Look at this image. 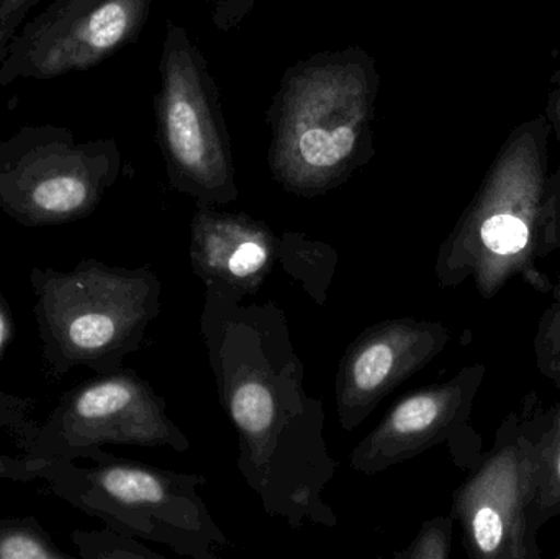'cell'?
I'll return each mask as SVG.
<instances>
[{
    "label": "cell",
    "instance_id": "1",
    "mask_svg": "<svg viewBox=\"0 0 560 559\" xmlns=\"http://www.w3.org/2000/svg\"><path fill=\"white\" fill-rule=\"evenodd\" d=\"M276 308L240 307L210 284L203 331L220 393L240 432L242 468L266 505L295 519L335 473L322 439V406L306 407L302 368Z\"/></svg>",
    "mask_w": 560,
    "mask_h": 559
},
{
    "label": "cell",
    "instance_id": "2",
    "mask_svg": "<svg viewBox=\"0 0 560 559\" xmlns=\"http://www.w3.org/2000/svg\"><path fill=\"white\" fill-rule=\"evenodd\" d=\"M378 75L359 46L315 53L287 69L269 108V167L303 197L345 183L374 156Z\"/></svg>",
    "mask_w": 560,
    "mask_h": 559
},
{
    "label": "cell",
    "instance_id": "3",
    "mask_svg": "<svg viewBox=\"0 0 560 559\" xmlns=\"http://www.w3.org/2000/svg\"><path fill=\"white\" fill-rule=\"evenodd\" d=\"M30 284L43 360L56 377L75 368L117 373L156 314L158 282L144 269L88 258L66 271L33 268Z\"/></svg>",
    "mask_w": 560,
    "mask_h": 559
},
{
    "label": "cell",
    "instance_id": "4",
    "mask_svg": "<svg viewBox=\"0 0 560 559\" xmlns=\"http://www.w3.org/2000/svg\"><path fill=\"white\" fill-rule=\"evenodd\" d=\"M160 79L154 110L171 184L196 197L200 206L232 202L238 189L219 89L199 46L171 19Z\"/></svg>",
    "mask_w": 560,
    "mask_h": 559
},
{
    "label": "cell",
    "instance_id": "5",
    "mask_svg": "<svg viewBox=\"0 0 560 559\" xmlns=\"http://www.w3.org/2000/svg\"><path fill=\"white\" fill-rule=\"evenodd\" d=\"M120 170L112 138L82 141L56 125L19 128L0 141V210L22 226L78 222L97 209Z\"/></svg>",
    "mask_w": 560,
    "mask_h": 559
},
{
    "label": "cell",
    "instance_id": "6",
    "mask_svg": "<svg viewBox=\"0 0 560 559\" xmlns=\"http://www.w3.org/2000/svg\"><path fill=\"white\" fill-rule=\"evenodd\" d=\"M84 459L92 465L38 459L36 478L72 508L130 537L138 535L176 548L177 531L202 532L199 525L189 524V519H202L203 504L192 496H177V476L114 458L102 450Z\"/></svg>",
    "mask_w": 560,
    "mask_h": 559
},
{
    "label": "cell",
    "instance_id": "7",
    "mask_svg": "<svg viewBox=\"0 0 560 559\" xmlns=\"http://www.w3.org/2000/svg\"><path fill=\"white\" fill-rule=\"evenodd\" d=\"M186 440L164 416L163 400L131 371L75 386L19 440L26 458L75 462L104 445L154 446Z\"/></svg>",
    "mask_w": 560,
    "mask_h": 559
},
{
    "label": "cell",
    "instance_id": "8",
    "mask_svg": "<svg viewBox=\"0 0 560 559\" xmlns=\"http://www.w3.org/2000/svg\"><path fill=\"white\" fill-rule=\"evenodd\" d=\"M151 0H49L12 36L0 88L88 71L140 36Z\"/></svg>",
    "mask_w": 560,
    "mask_h": 559
},
{
    "label": "cell",
    "instance_id": "9",
    "mask_svg": "<svg viewBox=\"0 0 560 559\" xmlns=\"http://www.w3.org/2000/svg\"><path fill=\"white\" fill-rule=\"evenodd\" d=\"M404 347L398 328L381 325L351 348L338 381L339 416L346 429L365 419L404 376L408 366Z\"/></svg>",
    "mask_w": 560,
    "mask_h": 559
},
{
    "label": "cell",
    "instance_id": "10",
    "mask_svg": "<svg viewBox=\"0 0 560 559\" xmlns=\"http://www.w3.org/2000/svg\"><path fill=\"white\" fill-rule=\"evenodd\" d=\"M62 551L35 517L0 519V559H65Z\"/></svg>",
    "mask_w": 560,
    "mask_h": 559
},
{
    "label": "cell",
    "instance_id": "11",
    "mask_svg": "<svg viewBox=\"0 0 560 559\" xmlns=\"http://www.w3.org/2000/svg\"><path fill=\"white\" fill-rule=\"evenodd\" d=\"M13 318L9 304L0 294V360L7 345L13 338ZM35 403L32 399H22L13 394L3 393L0 387V433L7 432L15 436L16 442L22 439L23 433L32 426V412Z\"/></svg>",
    "mask_w": 560,
    "mask_h": 559
},
{
    "label": "cell",
    "instance_id": "12",
    "mask_svg": "<svg viewBox=\"0 0 560 559\" xmlns=\"http://www.w3.org/2000/svg\"><path fill=\"white\" fill-rule=\"evenodd\" d=\"M71 541L79 557L84 559L137 558L148 555V551L131 541L130 535L108 527L104 532H72Z\"/></svg>",
    "mask_w": 560,
    "mask_h": 559
},
{
    "label": "cell",
    "instance_id": "13",
    "mask_svg": "<svg viewBox=\"0 0 560 559\" xmlns=\"http://www.w3.org/2000/svg\"><path fill=\"white\" fill-rule=\"evenodd\" d=\"M43 0H0V61L12 36Z\"/></svg>",
    "mask_w": 560,
    "mask_h": 559
},
{
    "label": "cell",
    "instance_id": "14",
    "mask_svg": "<svg viewBox=\"0 0 560 559\" xmlns=\"http://www.w3.org/2000/svg\"><path fill=\"white\" fill-rule=\"evenodd\" d=\"M474 535H476V541L480 550L492 554L502 544V519L493 509H480L476 519H474Z\"/></svg>",
    "mask_w": 560,
    "mask_h": 559
},
{
    "label": "cell",
    "instance_id": "15",
    "mask_svg": "<svg viewBox=\"0 0 560 559\" xmlns=\"http://www.w3.org/2000/svg\"><path fill=\"white\" fill-rule=\"evenodd\" d=\"M256 0H215L212 19L220 32H232L255 9Z\"/></svg>",
    "mask_w": 560,
    "mask_h": 559
},
{
    "label": "cell",
    "instance_id": "16",
    "mask_svg": "<svg viewBox=\"0 0 560 559\" xmlns=\"http://www.w3.org/2000/svg\"><path fill=\"white\" fill-rule=\"evenodd\" d=\"M38 459L36 458H12L0 452V479L9 481L30 482L35 481Z\"/></svg>",
    "mask_w": 560,
    "mask_h": 559
},
{
    "label": "cell",
    "instance_id": "17",
    "mask_svg": "<svg viewBox=\"0 0 560 559\" xmlns=\"http://www.w3.org/2000/svg\"><path fill=\"white\" fill-rule=\"evenodd\" d=\"M542 115H545L546 121L551 128V133L555 135L560 148V85H555V89L549 92L545 114Z\"/></svg>",
    "mask_w": 560,
    "mask_h": 559
},
{
    "label": "cell",
    "instance_id": "18",
    "mask_svg": "<svg viewBox=\"0 0 560 559\" xmlns=\"http://www.w3.org/2000/svg\"><path fill=\"white\" fill-rule=\"evenodd\" d=\"M551 84L560 85V66L556 69L555 74L551 75Z\"/></svg>",
    "mask_w": 560,
    "mask_h": 559
},
{
    "label": "cell",
    "instance_id": "19",
    "mask_svg": "<svg viewBox=\"0 0 560 559\" xmlns=\"http://www.w3.org/2000/svg\"><path fill=\"white\" fill-rule=\"evenodd\" d=\"M559 476H560V459H559Z\"/></svg>",
    "mask_w": 560,
    "mask_h": 559
}]
</instances>
